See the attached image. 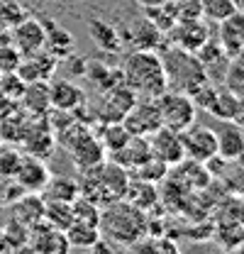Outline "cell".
<instances>
[{"mask_svg":"<svg viewBox=\"0 0 244 254\" xmlns=\"http://www.w3.org/2000/svg\"><path fill=\"white\" fill-rule=\"evenodd\" d=\"M161 2H166V0H137L139 7H154V5H161Z\"/></svg>","mask_w":244,"mask_h":254,"instance_id":"47","label":"cell"},{"mask_svg":"<svg viewBox=\"0 0 244 254\" xmlns=\"http://www.w3.org/2000/svg\"><path fill=\"white\" fill-rule=\"evenodd\" d=\"M20 105H17V100H12V98H7L5 93H0V120L2 118H7L10 113H15Z\"/></svg>","mask_w":244,"mask_h":254,"instance_id":"46","label":"cell"},{"mask_svg":"<svg viewBox=\"0 0 244 254\" xmlns=\"http://www.w3.org/2000/svg\"><path fill=\"white\" fill-rule=\"evenodd\" d=\"M149 149H152V157L161 159L169 169L176 166L179 161L185 159V152H183V142H181V132L176 129H169V127H159L156 132H152L149 137Z\"/></svg>","mask_w":244,"mask_h":254,"instance_id":"9","label":"cell"},{"mask_svg":"<svg viewBox=\"0 0 244 254\" xmlns=\"http://www.w3.org/2000/svg\"><path fill=\"white\" fill-rule=\"evenodd\" d=\"M0 144H2V142H0Z\"/></svg>","mask_w":244,"mask_h":254,"instance_id":"50","label":"cell"},{"mask_svg":"<svg viewBox=\"0 0 244 254\" xmlns=\"http://www.w3.org/2000/svg\"><path fill=\"white\" fill-rule=\"evenodd\" d=\"M49 176H52V171H49V166L44 164V159L25 154L20 169H17V174H15V181L22 186L25 193H42V189H44L47 181H49Z\"/></svg>","mask_w":244,"mask_h":254,"instance_id":"14","label":"cell"},{"mask_svg":"<svg viewBox=\"0 0 244 254\" xmlns=\"http://www.w3.org/2000/svg\"><path fill=\"white\" fill-rule=\"evenodd\" d=\"M25 17V7L17 0H0V27H12Z\"/></svg>","mask_w":244,"mask_h":254,"instance_id":"41","label":"cell"},{"mask_svg":"<svg viewBox=\"0 0 244 254\" xmlns=\"http://www.w3.org/2000/svg\"><path fill=\"white\" fill-rule=\"evenodd\" d=\"M156 108H159V115H161V125L169 127V129H176L183 132L195 123V115H198V108L193 103L190 95L181 93V91H174V88H166L164 93H159L154 98Z\"/></svg>","mask_w":244,"mask_h":254,"instance_id":"4","label":"cell"},{"mask_svg":"<svg viewBox=\"0 0 244 254\" xmlns=\"http://www.w3.org/2000/svg\"><path fill=\"white\" fill-rule=\"evenodd\" d=\"M10 34L22 57H32L44 49V25L39 17H22L17 25L10 27Z\"/></svg>","mask_w":244,"mask_h":254,"instance_id":"11","label":"cell"},{"mask_svg":"<svg viewBox=\"0 0 244 254\" xmlns=\"http://www.w3.org/2000/svg\"><path fill=\"white\" fill-rule=\"evenodd\" d=\"M20 62H22V54H20V49L12 42L10 44H0V73L17 71Z\"/></svg>","mask_w":244,"mask_h":254,"instance_id":"44","label":"cell"},{"mask_svg":"<svg viewBox=\"0 0 244 254\" xmlns=\"http://www.w3.org/2000/svg\"><path fill=\"white\" fill-rule=\"evenodd\" d=\"M235 161H227V166H225V171L220 174V179L227 184V189L232 190L235 195H244V166L242 164H237V166H232Z\"/></svg>","mask_w":244,"mask_h":254,"instance_id":"40","label":"cell"},{"mask_svg":"<svg viewBox=\"0 0 244 254\" xmlns=\"http://www.w3.org/2000/svg\"><path fill=\"white\" fill-rule=\"evenodd\" d=\"M0 237L5 240V245L10 250H20V247H27V242H30V227L22 225L20 220H15V218H10L7 225L2 227Z\"/></svg>","mask_w":244,"mask_h":254,"instance_id":"36","label":"cell"},{"mask_svg":"<svg viewBox=\"0 0 244 254\" xmlns=\"http://www.w3.org/2000/svg\"><path fill=\"white\" fill-rule=\"evenodd\" d=\"M171 171H176V181L185 186V190H203L213 179L208 166L200 161H193V159L179 161L176 166H171Z\"/></svg>","mask_w":244,"mask_h":254,"instance_id":"21","label":"cell"},{"mask_svg":"<svg viewBox=\"0 0 244 254\" xmlns=\"http://www.w3.org/2000/svg\"><path fill=\"white\" fill-rule=\"evenodd\" d=\"M149 157H152L149 139H147V137H139V134H132L120 149H115L113 154H108L110 161L120 164L122 169H127V171H134L139 164H144Z\"/></svg>","mask_w":244,"mask_h":254,"instance_id":"18","label":"cell"},{"mask_svg":"<svg viewBox=\"0 0 244 254\" xmlns=\"http://www.w3.org/2000/svg\"><path fill=\"white\" fill-rule=\"evenodd\" d=\"M225 86L237 91V88H244V49H240L237 54H232L227 59V68H225Z\"/></svg>","mask_w":244,"mask_h":254,"instance_id":"38","label":"cell"},{"mask_svg":"<svg viewBox=\"0 0 244 254\" xmlns=\"http://www.w3.org/2000/svg\"><path fill=\"white\" fill-rule=\"evenodd\" d=\"M215 245L225 252H237L244 245V225L232 218H217V225L213 227Z\"/></svg>","mask_w":244,"mask_h":254,"instance_id":"24","label":"cell"},{"mask_svg":"<svg viewBox=\"0 0 244 254\" xmlns=\"http://www.w3.org/2000/svg\"><path fill=\"white\" fill-rule=\"evenodd\" d=\"M174 7H176V22L200 20V17H203V5H200V0H174Z\"/></svg>","mask_w":244,"mask_h":254,"instance_id":"42","label":"cell"},{"mask_svg":"<svg viewBox=\"0 0 244 254\" xmlns=\"http://www.w3.org/2000/svg\"><path fill=\"white\" fill-rule=\"evenodd\" d=\"M95 134H98V139H100V144L105 147L108 154H113L115 149H120L122 144L132 137L122 123H103V127H98Z\"/></svg>","mask_w":244,"mask_h":254,"instance_id":"31","label":"cell"},{"mask_svg":"<svg viewBox=\"0 0 244 254\" xmlns=\"http://www.w3.org/2000/svg\"><path fill=\"white\" fill-rule=\"evenodd\" d=\"M232 2H235V10L244 12V0H232Z\"/></svg>","mask_w":244,"mask_h":254,"instance_id":"48","label":"cell"},{"mask_svg":"<svg viewBox=\"0 0 244 254\" xmlns=\"http://www.w3.org/2000/svg\"><path fill=\"white\" fill-rule=\"evenodd\" d=\"M159 54H161V62H164L169 88L181 91L185 95H193L203 83L210 81L203 64L195 59V54L183 52L179 47H164Z\"/></svg>","mask_w":244,"mask_h":254,"instance_id":"3","label":"cell"},{"mask_svg":"<svg viewBox=\"0 0 244 254\" xmlns=\"http://www.w3.org/2000/svg\"><path fill=\"white\" fill-rule=\"evenodd\" d=\"M181 142L185 159L205 164V161H210L217 154V134L205 125H195L193 123L188 129L181 132Z\"/></svg>","mask_w":244,"mask_h":254,"instance_id":"6","label":"cell"},{"mask_svg":"<svg viewBox=\"0 0 244 254\" xmlns=\"http://www.w3.org/2000/svg\"><path fill=\"white\" fill-rule=\"evenodd\" d=\"M17 147H20L25 154H30V157H37V159L52 157V152H54V147H57V137H54V132L47 127L44 115L27 120L25 134H22V139H20Z\"/></svg>","mask_w":244,"mask_h":254,"instance_id":"7","label":"cell"},{"mask_svg":"<svg viewBox=\"0 0 244 254\" xmlns=\"http://www.w3.org/2000/svg\"><path fill=\"white\" fill-rule=\"evenodd\" d=\"M147 222L149 215L139 208H134L132 203H127L124 198L108 203L100 210V235L105 240H110L118 247H132L134 242H139L142 237H147Z\"/></svg>","mask_w":244,"mask_h":254,"instance_id":"1","label":"cell"},{"mask_svg":"<svg viewBox=\"0 0 244 254\" xmlns=\"http://www.w3.org/2000/svg\"><path fill=\"white\" fill-rule=\"evenodd\" d=\"M208 113L220 118V120H235L237 113H240V95L235 93L232 88H227V86H220L213 105L208 108Z\"/></svg>","mask_w":244,"mask_h":254,"instance_id":"29","label":"cell"},{"mask_svg":"<svg viewBox=\"0 0 244 254\" xmlns=\"http://www.w3.org/2000/svg\"><path fill=\"white\" fill-rule=\"evenodd\" d=\"M44 25V52H49L57 59H66L68 54H73L76 49V39L68 30H63L61 25H57L52 17H39Z\"/></svg>","mask_w":244,"mask_h":254,"instance_id":"17","label":"cell"},{"mask_svg":"<svg viewBox=\"0 0 244 254\" xmlns=\"http://www.w3.org/2000/svg\"><path fill=\"white\" fill-rule=\"evenodd\" d=\"M27 247H32V250H37V252H42V254H61V252H68V250H71L68 242H66L63 230L49 227L44 220L30 230V242H27Z\"/></svg>","mask_w":244,"mask_h":254,"instance_id":"16","label":"cell"},{"mask_svg":"<svg viewBox=\"0 0 244 254\" xmlns=\"http://www.w3.org/2000/svg\"><path fill=\"white\" fill-rule=\"evenodd\" d=\"M122 81L139 95V98H156L169 88L166 71L159 52L134 49L122 66Z\"/></svg>","mask_w":244,"mask_h":254,"instance_id":"2","label":"cell"},{"mask_svg":"<svg viewBox=\"0 0 244 254\" xmlns=\"http://www.w3.org/2000/svg\"><path fill=\"white\" fill-rule=\"evenodd\" d=\"M12 208V218L20 220L27 227H37L39 222L44 220V198L42 193H22L15 203H10Z\"/></svg>","mask_w":244,"mask_h":254,"instance_id":"22","label":"cell"},{"mask_svg":"<svg viewBox=\"0 0 244 254\" xmlns=\"http://www.w3.org/2000/svg\"><path fill=\"white\" fill-rule=\"evenodd\" d=\"M88 34H91L93 44L105 52V54H120L122 49V34L115 25H110L108 20H100V17H93L88 22Z\"/></svg>","mask_w":244,"mask_h":254,"instance_id":"23","label":"cell"},{"mask_svg":"<svg viewBox=\"0 0 244 254\" xmlns=\"http://www.w3.org/2000/svg\"><path fill=\"white\" fill-rule=\"evenodd\" d=\"M63 235H66V242L71 250H93V245L100 240V227L91 225V222L73 220L63 230Z\"/></svg>","mask_w":244,"mask_h":254,"instance_id":"27","label":"cell"},{"mask_svg":"<svg viewBox=\"0 0 244 254\" xmlns=\"http://www.w3.org/2000/svg\"><path fill=\"white\" fill-rule=\"evenodd\" d=\"M200 5H203V17L215 22V25L235 12V2L232 0H200Z\"/></svg>","mask_w":244,"mask_h":254,"instance_id":"39","label":"cell"},{"mask_svg":"<svg viewBox=\"0 0 244 254\" xmlns=\"http://www.w3.org/2000/svg\"><path fill=\"white\" fill-rule=\"evenodd\" d=\"M215 134H217V154L222 159L235 161V159L244 152V129L242 127L230 125V120H227V125H222L220 132H215Z\"/></svg>","mask_w":244,"mask_h":254,"instance_id":"26","label":"cell"},{"mask_svg":"<svg viewBox=\"0 0 244 254\" xmlns=\"http://www.w3.org/2000/svg\"><path fill=\"white\" fill-rule=\"evenodd\" d=\"M44 200H63V203H73L78 198V181L71 176H49L47 186L42 189Z\"/></svg>","mask_w":244,"mask_h":254,"instance_id":"28","label":"cell"},{"mask_svg":"<svg viewBox=\"0 0 244 254\" xmlns=\"http://www.w3.org/2000/svg\"><path fill=\"white\" fill-rule=\"evenodd\" d=\"M217 39H220L222 49L227 52V57L244 49V12L235 10L230 17L217 22Z\"/></svg>","mask_w":244,"mask_h":254,"instance_id":"19","label":"cell"},{"mask_svg":"<svg viewBox=\"0 0 244 254\" xmlns=\"http://www.w3.org/2000/svg\"><path fill=\"white\" fill-rule=\"evenodd\" d=\"M129 174H134L137 179L149 181V184H161V181H166V176H169V166H166L161 159L149 157L144 164H139V166H137L134 171H129Z\"/></svg>","mask_w":244,"mask_h":254,"instance_id":"34","label":"cell"},{"mask_svg":"<svg viewBox=\"0 0 244 254\" xmlns=\"http://www.w3.org/2000/svg\"><path fill=\"white\" fill-rule=\"evenodd\" d=\"M0 76H2V73H0Z\"/></svg>","mask_w":244,"mask_h":254,"instance_id":"49","label":"cell"},{"mask_svg":"<svg viewBox=\"0 0 244 254\" xmlns=\"http://www.w3.org/2000/svg\"><path fill=\"white\" fill-rule=\"evenodd\" d=\"M124 200L132 203L134 208L149 213L154 205L159 203V189L156 184H149V181H142V179H132L129 176V184H127V190H124Z\"/></svg>","mask_w":244,"mask_h":254,"instance_id":"25","label":"cell"},{"mask_svg":"<svg viewBox=\"0 0 244 254\" xmlns=\"http://www.w3.org/2000/svg\"><path fill=\"white\" fill-rule=\"evenodd\" d=\"M44 222H47L49 227L66 230V227L73 222L71 203H63V200H44Z\"/></svg>","mask_w":244,"mask_h":254,"instance_id":"33","label":"cell"},{"mask_svg":"<svg viewBox=\"0 0 244 254\" xmlns=\"http://www.w3.org/2000/svg\"><path fill=\"white\" fill-rule=\"evenodd\" d=\"M144 10V17L152 22L156 30H161L164 34H169V30L176 25V7H174V0H166L161 5H154V7H142Z\"/></svg>","mask_w":244,"mask_h":254,"instance_id":"32","label":"cell"},{"mask_svg":"<svg viewBox=\"0 0 244 254\" xmlns=\"http://www.w3.org/2000/svg\"><path fill=\"white\" fill-rule=\"evenodd\" d=\"M25 86L27 83L17 76V71H10V73H2L0 76V93H5L7 98H12V100H20Z\"/></svg>","mask_w":244,"mask_h":254,"instance_id":"43","label":"cell"},{"mask_svg":"<svg viewBox=\"0 0 244 254\" xmlns=\"http://www.w3.org/2000/svg\"><path fill=\"white\" fill-rule=\"evenodd\" d=\"M122 125L127 127L129 134H139V137H149L152 132H156L161 127V115L154 98H137V103L122 118Z\"/></svg>","mask_w":244,"mask_h":254,"instance_id":"8","label":"cell"},{"mask_svg":"<svg viewBox=\"0 0 244 254\" xmlns=\"http://www.w3.org/2000/svg\"><path fill=\"white\" fill-rule=\"evenodd\" d=\"M17 105L30 118H42L52 108V103H49V81H32V83H27L22 95H20V100H17Z\"/></svg>","mask_w":244,"mask_h":254,"instance_id":"20","label":"cell"},{"mask_svg":"<svg viewBox=\"0 0 244 254\" xmlns=\"http://www.w3.org/2000/svg\"><path fill=\"white\" fill-rule=\"evenodd\" d=\"M83 76L91 78L100 91H108V88H113V86L122 83V71L120 68H110V66L98 64V62L86 64V73H83Z\"/></svg>","mask_w":244,"mask_h":254,"instance_id":"30","label":"cell"},{"mask_svg":"<svg viewBox=\"0 0 244 254\" xmlns=\"http://www.w3.org/2000/svg\"><path fill=\"white\" fill-rule=\"evenodd\" d=\"M71 213H73V220L91 222V225H98V222H100V205L93 203L91 198H86V195H78V198L71 203Z\"/></svg>","mask_w":244,"mask_h":254,"instance_id":"37","label":"cell"},{"mask_svg":"<svg viewBox=\"0 0 244 254\" xmlns=\"http://www.w3.org/2000/svg\"><path fill=\"white\" fill-rule=\"evenodd\" d=\"M59 59L52 57L49 52H37L32 57H22V62L17 66V76L25 81V83H32V81H52L57 76V68H59Z\"/></svg>","mask_w":244,"mask_h":254,"instance_id":"12","label":"cell"},{"mask_svg":"<svg viewBox=\"0 0 244 254\" xmlns=\"http://www.w3.org/2000/svg\"><path fill=\"white\" fill-rule=\"evenodd\" d=\"M61 62L66 64V73H68L71 78H76V76H83V73H86V64H88L86 57L68 54V57H66V59H61Z\"/></svg>","mask_w":244,"mask_h":254,"instance_id":"45","label":"cell"},{"mask_svg":"<svg viewBox=\"0 0 244 254\" xmlns=\"http://www.w3.org/2000/svg\"><path fill=\"white\" fill-rule=\"evenodd\" d=\"M137 98L139 95L122 81V83L108 88V91H100V100L91 110V118L100 120V125L103 123H122V118L127 115V110L137 103Z\"/></svg>","mask_w":244,"mask_h":254,"instance_id":"5","label":"cell"},{"mask_svg":"<svg viewBox=\"0 0 244 254\" xmlns=\"http://www.w3.org/2000/svg\"><path fill=\"white\" fill-rule=\"evenodd\" d=\"M25 152L15 144H0V179H15Z\"/></svg>","mask_w":244,"mask_h":254,"instance_id":"35","label":"cell"},{"mask_svg":"<svg viewBox=\"0 0 244 254\" xmlns=\"http://www.w3.org/2000/svg\"><path fill=\"white\" fill-rule=\"evenodd\" d=\"M49 103H52V108L73 110L76 113V110L86 108V93L73 81L57 78V81H49Z\"/></svg>","mask_w":244,"mask_h":254,"instance_id":"15","label":"cell"},{"mask_svg":"<svg viewBox=\"0 0 244 254\" xmlns=\"http://www.w3.org/2000/svg\"><path fill=\"white\" fill-rule=\"evenodd\" d=\"M166 37H171V47H179L183 52L195 54L198 47L210 37V25L205 22V17L200 20H185V22H176Z\"/></svg>","mask_w":244,"mask_h":254,"instance_id":"10","label":"cell"},{"mask_svg":"<svg viewBox=\"0 0 244 254\" xmlns=\"http://www.w3.org/2000/svg\"><path fill=\"white\" fill-rule=\"evenodd\" d=\"M122 39H127L134 49H149V52H156V49H164L166 42H164V32L156 30L147 17H139L134 20L124 32H120Z\"/></svg>","mask_w":244,"mask_h":254,"instance_id":"13","label":"cell"}]
</instances>
